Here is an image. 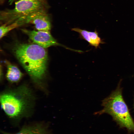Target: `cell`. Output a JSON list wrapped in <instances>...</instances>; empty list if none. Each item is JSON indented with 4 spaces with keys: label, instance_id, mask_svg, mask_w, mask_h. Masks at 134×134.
<instances>
[{
    "label": "cell",
    "instance_id": "cell-4",
    "mask_svg": "<svg viewBox=\"0 0 134 134\" xmlns=\"http://www.w3.org/2000/svg\"><path fill=\"white\" fill-rule=\"evenodd\" d=\"M49 7L47 0H19L13 8L0 12V20L9 24L33 13L47 10Z\"/></svg>",
    "mask_w": 134,
    "mask_h": 134
},
{
    "label": "cell",
    "instance_id": "cell-8",
    "mask_svg": "<svg viewBox=\"0 0 134 134\" xmlns=\"http://www.w3.org/2000/svg\"><path fill=\"white\" fill-rule=\"evenodd\" d=\"M7 66L6 77L8 80L12 83L18 82L21 78L22 73L16 66L8 61H6Z\"/></svg>",
    "mask_w": 134,
    "mask_h": 134
},
{
    "label": "cell",
    "instance_id": "cell-10",
    "mask_svg": "<svg viewBox=\"0 0 134 134\" xmlns=\"http://www.w3.org/2000/svg\"><path fill=\"white\" fill-rule=\"evenodd\" d=\"M25 24L24 21L19 18L9 24H4L0 28V38H1L7 33L13 29Z\"/></svg>",
    "mask_w": 134,
    "mask_h": 134
},
{
    "label": "cell",
    "instance_id": "cell-3",
    "mask_svg": "<svg viewBox=\"0 0 134 134\" xmlns=\"http://www.w3.org/2000/svg\"><path fill=\"white\" fill-rule=\"evenodd\" d=\"M121 82L116 89L102 100V105L103 108L96 112L95 114H108L121 127L134 133V122L123 99Z\"/></svg>",
    "mask_w": 134,
    "mask_h": 134
},
{
    "label": "cell",
    "instance_id": "cell-9",
    "mask_svg": "<svg viewBox=\"0 0 134 134\" xmlns=\"http://www.w3.org/2000/svg\"><path fill=\"white\" fill-rule=\"evenodd\" d=\"M48 134V133L45 128L41 125H37L25 127L15 134Z\"/></svg>",
    "mask_w": 134,
    "mask_h": 134
},
{
    "label": "cell",
    "instance_id": "cell-7",
    "mask_svg": "<svg viewBox=\"0 0 134 134\" xmlns=\"http://www.w3.org/2000/svg\"><path fill=\"white\" fill-rule=\"evenodd\" d=\"M71 30L79 33L84 39L91 45L96 48L98 47L100 44L103 43L96 31L91 32L78 28H72Z\"/></svg>",
    "mask_w": 134,
    "mask_h": 134
},
{
    "label": "cell",
    "instance_id": "cell-11",
    "mask_svg": "<svg viewBox=\"0 0 134 134\" xmlns=\"http://www.w3.org/2000/svg\"><path fill=\"white\" fill-rule=\"evenodd\" d=\"M13 0H11V3H12V2H13Z\"/></svg>",
    "mask_w": 134,
    "mask_h": 134
},
{
    "label": "cell",
    "instance_id": "cell-6",
    "mask_svg": "<svg viewBox=\"0 0 134 134\" xmlns=\"http://www.w3.org/2000/svg\"><path fill=\"white\" fill-rule=\"evenodd\" d=\"M22 30L34 43L44 48L59 44L50 31H36L24 29Z\"/></svg>",
    "mask_w": 134,
    "mask_h": 134
},
{
    "label": "cell",
    "instance_id": "cell-12",
    "mask_svg": "<svg viewBox=\"0 0 134 134\" xmlns=\"http://www.w3.org/2000/svg\"><path fill=\"white\" fill-rule=\"evenodd\" d=\"M133 106H134V103Z\"/></svg>",
    "mask_w": 134,
    "mask_h": 134
},
{
    "label": "cell",
    "instance_id": "cell-1",
    "mask_svg": "<svg viewBox=\"0 0 134 134\" xmlns=\"http://www.w3.org/2000/svg\"><path fill=\"white\" fill-rule=\"evenodd\" d=\"M14 50L16 58L32 80L38 84H41L48 61L45 48L36 44H20Z\"/></svg>",
    "mask_w": 134,
    "mask_h": 134
},
{
    "label": "cell",
    "instance_id": "cell-2",
    "mask_svg": "<svg viewBox=\"0 0 134 134\" xmlns=\"http://www.w3.org/2000/svg\"><path fill=\"white\" fill-rule=\"evenodd\" d=\"M33 95L30 88L24 85L6 90L0 95L1 107L6 114L12 118L26 116L34 107Z\"/></svg>",
    "mask_w": 134,
    "mask_h": 134
},
{
    "label": "cell",
    "instance_id": "cell-13",
    "mask_svg": "<svg viewBox=\"0 0 134 134\" xmlns=\"http://www.w3.org/2000/svg\"><path fill=\"white\" fill-rule=\"evenodd\" d=\"M14 1V0H13V2Z\"/></svg>",
    "mask_w": 134,
    "mask_h": 134
},
{
    "label": "cell",
    "instance_id": "cell-5",
    "mask_svg": "<svg viewBox=\"0 0 134 134\" xmlns=\"http://www.w3.org/2000/svg\"><path fill=\"white\" fill-rule=\"evenodd\" d=\"M25 23L34 25L38 31H50L51 25L47 10L37 11L23 17Z\"/></svg>",
    "mask_w": 134,
    "mask_h": 134
}]
</instances>
